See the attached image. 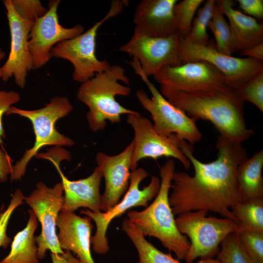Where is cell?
<instances>
[{"label": "cell", "instance_id": "6da1fadb", "mask_svg": "<svg viewBox=\"0 0 263 263\" xmlns=\"http://www.w3.org/2000/svg\"><path fill=\"white\" fill-rule=\"evenodd\" d=\"M178 145L194 173L193 175L185 171L173 173L169 202L174 215L205 210L236 222L231 209L245 201L236 178L238 166L247 158L242 143L220 136L216 145L217 158L207 163L197 159L192 145L185 140L179 139Z\"/></svg>", "mask_w": 263, "mask_h": 263}, {"label": "cell", "instance_id": "7a4b0ae2", "mask_svg": "<svg viewBox=\"0 0 263 263\" xmlns=\"http://www.w3.org/2000/svg\"><path fill=\"white\" fill-rule=\"evenodd\" d=\"M164 97L196 121H210L220 136L242 143L254 133L246 125L244 101L227 86L207 91L176 92Z\"/></svg>", "mask_w": 263, "mask_h": 263}, {"label": "cell", "instance_id": "3957f363", "mask_svg": "<svg viewBox=\"0 0 263 263\" xmlns=\"http://www.w3.org/2000/svg\"><path fill=\"white\" fill-rule=\"evenodd\" d=\"M175 165L169 159L160 168V187L153 202L142 211L130 210L128 219L145 237L158 239L162 244L173 252L178 260L185 259L189 249L188 238L178 230L169 202Z\"/></svg>", "mask_w": 263, "mask_h": 263}, {"label": "cell", "instance_id": "277c9868", "mask_svg": "<svg viewBox=\"0 0 263 263\" xmlns=\"http://www.w3.org/2000/svg\"><path fill=\"white\" fill-rule=\"evenodd\" d=\"M120 82L129 84L130 79L123 67L113 65L82 83L79 87L76 97L89 109L86 118L92 132L104 129L107 120L117 124L121 121L122 114L138 112L123 107L117 101V95L127 96L131 91L130 87Z\"/></svg>", "mask_w": 263, "mask_h": 263}, {"label": "cell", "instance_id": "5b68a950", "mask_svg": "<svg viewBox=\"0 0 263 263\" xmlns=\"http://www.w3.org/2000/svg\"><path fill=\"white\" fill-rule=\"evenodd\" d=\"M73 109L69 99L64 96L52 98L44 107L37 110H24L13 106L9 109L6 115L17 114L31 122L35 136L32 147L26 150L21 158L13 166L10 175L11 181L21 179L30 161L43 147H71L75 144L73 140L58 132L55 126L57 121L67 115Z\"/></svg>", "mask_w": 263, "mask_h": 263}, {"label": "cell", "instance_id": "8992f818", "mask_svg": "<svg viewBox=\"0 0 263 263\" xmlns=\"http://www.w3.org/2000/svg\"><path fill=\"white\" fill-rule=\"evenodd\" d=\"M129 64L145 83L151 94L150 97L142 89L135 93L141 105L150 114L155 131L166 137L175 135L191 145L200 141L202 134L196 125V121L162 95L145 75L137 60L132 58Z\"/></svg>", "mask_w": 263, "mask_h": 263}, {"label": "cell", "instance_id": "52a82bcc", "mask_svg": "<svg viewBox=\"0 0 263 263\" xmlns=\"http://www.w3.org/2000/svg\"><path fill=\"white\" fill-rule=\"evenodd\" d=\"M128 4L127 0H113L108 12L102 19L82 34L61 41L53 47L52 57L66 59L73 65L72 77L75 81L82 83L110 67L107 60H99L96 56L97 31L106 21L120 14Z\"/></svg>", "mask_w": 263, "mask_h": 263}, {"label": "cell", "instance_id": "ba28073f", "mask_svg": "<svg viewBox=\"0 0 263 263\" xmlns=\"http://www.w3.org/2000/svg\"><path fill=\"white\" fill-rule=\"evenodd\" d=\"M208 212L205 210L188 211L175 218L178 230L188 238L190 243L185 259L187 263H191L199 257L210 258L217 251L222 241L239 229L233 220L207 217Z\"/></svg>", "mask_w": 263, "mask_h": 263}, {"label": "cell", "instance_id": "9c48e42d", "mask_svg": "<svg viewBox=\"0 0 263 263\" xmlns=\"http://www.w3.org/2000/svg\"><path fill=\"white\" fill-rule=\"evenodd\" d=\"M148 172L142 168L131 172L130 184L121 201L106 212H94L87 209L81 211L94 221L96 231L91 237V244L94 251L98 254H105L110 247L106 236L107 231L111 222L129 209L137 207L148 206V203L157 195L160 187V179L152 176L149 185L140 189L141 182L148 176Z\"/></svg>", "mask_w": 263, "mask_h": 263}, {"label": "cell", "instance_id": "30bf717a", "mask_svg": "<svg viewBox=\"0 0 263 263\" xmlns=\"http://www.w3.org/2000/svg\"><path fill=\"white\" fill-rule=\"evenodd\" d=\"M179 56L181 64L205 61L212 65L223 74L226 86L235 90L263 71L262 60L226 55L208 44H196L181 37L179 42Z\"/></svg>", "mask_w": 263, "mask_h": 263}, {"label": "cell", "instance_id": "8fae6325", "mask_svg": "<svg viewBox=\"0 0 263 263\" xmlns=\"http://www.w3.org/2000/svg\"><path fill=\"white\" fill-rule=\"evenodd\" d=\"M24 200L41 225L40 234L36 237L38 259L44 258L47 250L51 253H62L64 251L60 246L56 231L57 219L64 201L62 183H57L49 188L39 182L30 195L24 197Z\"/></svg>", "mask_w": 263, "mask_h": 263}, {"label": "cell", "instance_id": "7c38bea8", "mask_svg": "<svg viewBox=\"0 0 263 263\" xmlns=\"http://www.w3.org/2000/svg\"><path fill=\"white\" fill-rule=\"evenodd\" d=\"M153 76L159 83L160 92L164 97L176 92L207 91L226 86L223 74L205 61L167 66Z\"/></svg>", "mask_w": 263, "mask_h": 263}, {"label": "cell", "instance_id": "4fadbf2b", "mask_svg": "<svg viewBox=\"0 0 263 263\" xmlns=\"http://www.w3.org/2000/svg\"><path fill=\"white\" fill-rule=\"evenodd\" d=\"M60 2L59 0L50 1L47 12L34 22L31 28L28 47L32 70L40 68L50 61L52 57V50L56 44L84 32L81 25L68 28L59 23L57 9Z\"/></svg>", "mask_w": 263, "mask_h": 263}, {"label": "cell", "instance_id": "5bb4252c", "mask_svg": "<svg viewBox=\"0 0 263 263\" xmlns=\"http://www.w3.org/2000/svg\"><path fill=\"white\" fill-rule=\"evenodd\" d=\"M127 122L134 132L131 170L136 169L138 162L143 159H156L163 156L178 160L186 169L191 166L190 161L179 147V139L176 136L166 137L159 134L151 121L139 112L128 114Z\"/></svg>", "mask_w": 263, "mask_h": 263}, {"label": "cell", "instance_id": "9a60e30c", "mask_svg": "<svg viewBox=\"0 0 263 263\" xmlns=\"http://www.w3.org/2000/svg\"><path fill=\"white\" fill-rule=\"evenodd\" d=\"M180 36L151 37L134 31L131 39L119 51L138 61L148 77L153 76L167 66L181 65L179 56Z\"/></svg>", "mask_w": 263, "mask_h": 263}, {"label": "cell", "instance_id": "2e32d148", "mask_svg": "<svg viewBox=\"0 0 263 263\" xmlns=\"http://www.w3.org/2000/svg\"><path fill=\"white\" fill-rule=\"evenodd\" d=\"M11 36L8 57L1 67V79L7 81L14 77L16 84L23 89L28 73L32 70L28 47L29 35L34 22L24 19L15 11L11 0H3Z\"/></svg>", "mask_w": 263, "mask_h": 263}, {"label": "cell", "instance_id": "e0dca14e", "mask_svg": "<svg viewBox=\"0 0 263 263\" xmlns=\"http://www.w3.org/2000/svg\"><path fill=\"white\" fill-rule=\"evenodd\" d=\"M44 159L52 162L60 176L63 189V205L61 211L74 212L79 207H85L94 212H101L100 187L102 175L96 167L88 177L70 180L61 170L60 163L64 156L56 150L45 154Z\"/></svg>", "mask_w": 263, "mask_h": 263}, {"label": "cell", "instance_id": "ac0fdd59", "mask_svg": "<svg viewBox=\"0 0 263 263\" xmlns=\"http://www.w3.org/2000/svg\"><path fill=\"white\" fill-rule=\"evenodd\" d=\"M133 146L132 141L117 154L109 155L99 152L96 155L97 167L105 182V188L101 197L102 212L113 207L128 189Z\"/></svg>", "mask_w": 263, "mask_h": 263}, {"label": "cell", "instance_id": "d6986e66", "mask_svg": "<svg viewBox=\"0 0 263 263\" xmlns=\"http://www.w3.org/2000/svg\"><path fill=\"white\" fill-rule=\"evenodd\" d=\"M177 0H143L133 15L134 31L151 37H166L177 33L173 9Z\"/></svg>", "mask_w": 263, "mask_h": 263}, {"label": "cell", "instance_id": "ffe728a7", "mask_svg": "<svg viewBox=\"0 0 263 263\" xmlns=\"http://www.w3.org/2000/svg\"><path fill=\"white\" fill-rule=\"evenodd\" d=\"M92 219L74 212L61 211L56 221L58 242L63 251L75 254L83 263H95L91 252Z\"/></svg>", "mask_w": 263, "mask_h": 263}, {"label": "cell", "instance_id": "44dd1931", "mask_svg": "<svg viewBox=\"0 0 263 263\" xmlns=\"http://www.w3.org/2000/svg\"><path fill=\"white\" fill-rule=\"evenodd\" d=\"M215 2L229 21L232 54L263 43V24L235 9L233 1L217 0Z\"/></svg>", "mask_w": 263, "mask_h": 263}, {"label": "cell", "instance_id": "7402d4cb", "mask_svg": "<svg viewBox=\"0 0 263 263\" xmlns=\"http://www.w3.org/2000/svg\"><path fill=\"white\" fill-rule=\"evenodd\" d=\"M263 150L256 151L238 166L237 183L244 200L263 198Z\"/></svg>", "mask_w": 263, "mask_h": 263}, {"label": "cell", "instance_id": "603a6c76", "mask_svg": "<svg viewBox=\"0 0 263 263\" xmlns=\"http://www.w3.org/2000/svg\"><path fill=\"white\" fill-rule=\"evenodd\" d=\"M28 212L29 219L26 226L14 236L9 253L0 263H39L34 236L38 220L32 209Z\"/></svg>", "mask_w": 263, "mask_h": 263}, {"label": "cell", "instance_id": "cb8c5ba5", "mask_svg": "<svg viewBox=\"0 0 263 263\" xmlns=\"http://www.w3.org/2000/svg\"><path fill=\"white\" fill-rule=\"evenodd\" d=\"M122 229L136 248L139 263H181L171 255L165 253L149 242L140 231L128 219L122 224Z\"/></svg>", "mask_w": 263, "mask_h": 263}, {"label": "cell", "instance_id": "d4e9b609", "mask_svg": "<svg viewBox=\"0 0 263 263\" xmlns=\"http://www.w3.org/2000/svg\"><path fill=\"white\" fill-rule=\"evenodd\" d=\"M231 211L239 226L238 231L251 230L263 232V198L239 202Z\"/></svg>", "mask_w": 263, "mask_h": 263}, {"label": "cell", "instance_id": "484cf974", "mask_svg": "<svg viewBox=\"0 0 263 263\" xmlns=\"http://www.w3.org/2000/svg\"><path fill=\"white\" fill-rule=\"evenodd\" d=\"M215 0H207L197 12V17L193 19L190 31L184 38L188 41L199 45L208 44L209 36L207 28L212 18Z\"/></svg>", "mask_w": 263, "mask_h": 263}, {"label": "cell", "instance_id": "4316f807", "mask_svg": "<svg viewBox=\"0 0 263 263\" xmlns=\"http://www.w3.org/2000/svg\"><path fill=\"white\" fill-rule=\"evenodd\" d=\"M224 16L223 11L215 2L208 28L214 35L217 50L225 55L231 56L230 29Z\"/></svg>", "mask_w": 263, "mask_h": 263}, {"label": "cell", "instance_id": "83f0119b", "mask_svg": "<svg viewBox=\"0 0 263 263\" xmlns=\"http://www.w3.org/2000/svg\"><path fill=\"white\" fill-rule=\"evenodd\" d=\"M204 0H183L175 4L173 9L177 33L183 38L189 34L194 16Z\"/></svg>", "mask_w": 263, "mask_h": 263}, {"label": "cell", "instance_id": "f1b7e54d", "mask_svg": "<svg viewBox=\"0 0 263 263\" xmlns=\"http://www.w3.org/2000/svg\"><path fill=\"white\" fill-rule=\"evenodd\" d=\"M217 259L222 263H254L243 249L236 232L222 241Z\"/></svg>", "mask_w": 263, "mask_h": 263}, {"label": "cell", "instance_id": "f546056e", "mask_svg": "<svg viewBox=\"0 0 263 263\" xmlns=\"http://www.w3.org/2000/svg\"><path fill=\"white\" fill-rule=\"evenodd\" d=\"M246 253L254 263H263V232L244 230L236 232Z\"/></svg>", "mask_w": 263, "mask_h": 263}, {"label": "cell", "instance_id": "4dcf8cb0", "mask_svg": "<svg viewBox=\"0 0 263 263\" xmlns=\"http://www.w3.org/2000/svg\"><path fill=\"white\" fill-rule=\"evenodd\" d=\"M236 91L244 101L251 103L263 112V71Z\"/></svg>", "mask_w": 263, "mask_h": 263}, {"label": "cell", "instance_id": "1f68e13d", "mask_svg": "<svg viewBox=\"0 0 263 263\" xmlns=\"http://www.w3.org/2000/svg\"><path fill=\"white\" fill-rule=\"evenodd\" d=\"M24 196L21 190L16 189L12 195L7 208L0 213V247L6 248L11 243V239L7 235L9 221L16 208L23 204Z\"/></svg>", "mask_w": 263, "mask_h": 263}, {"label": "cell", "instance_id": "d6a6232c", "mask_svg": "<svg viewBox=\"0 0 263 263\" xmlns=\"http://www.w3.org/2000/svg\"><path fill=\"white\" fill-rule=\"evenodd\" d=\"M11 2L19 16L33 22L47 11L39 0H11Z\"/></svg>", "mask_w": 263, "mask_h": 263}, {"label": "cell", "instance_id": "836d02e7", "mask_svg": "<svg viewBox=\"0 0 263 263\" xmlns=\"http://www.w3.org/2000/svg\"><path fill=\"white\" fill-rule=\"evenodd\" d=\"M20 100V94L15 91L0 90V144L3 142L5 135L2 124V117L13 105Z\"/></svg>", "mask_w": 263, "mask_h": 263}, {"label": "cell", "instance_id": "e575fe53", "mask_svg": "<svg viewBox=\"0 0 263 263\" xmlns=\"http://www.w3.org/2000/svg\"><path fill=\"white\" fill-rule=\"evenodd\" d=\"M241 9L255 19L263 18V0H237Z\"/></svg>", "mask_w": 263, "mask_h": 263}, {"label": "cell", "instance_id": "d590c367", "mask_svg": "<svg viewBox=\"0 0 263 263\" xmlns=\"http://www.w3.org/2000/svg\"><path fill=\"white\" fill-rule=\"evenodd\" d=\"M13 165L10 156L0 149V183L5 182L12 171Z\"/></svg>", "mask_w": 263, "mask_h": 263}, {"label": "cell", "instance_id": "8d00e7d4", "mask_svg": "<svg viewBox=\"0 0 263 263\" xmlns=\"http://www.w3.org/2000/svg\"><path fill=\"white\" fill-rule=\"evenodd\" d=\"M51 257L53 263H83L70 251H64L61 254L51 253Z\"/></svg>", "mask_w": 263, "mask_h": 263}, {"label": "cell", "instance_id": "74e56055", "mask_svg": "<svg viewBox=\"0 0 263 263\" xmlns=\"http://www.w3.org/2000/svg\"><path fill=\"white\" fill-rule=\"evenodd\" d=\"M242 56H246L256 59L263 60V43L240 52Z\"/></svg>", "mask_w": 263, "mask_h": 263}, {"label": "cell", "instance_id": "f35d334b", "mask_svg": "<svg viewBox=\"0 0 263 263\" xmlns=\"http://www.w3.org/2000/svg\"><path fill=\"white\" fill-rule=\"evenodd\" d=\"M197 263H222L218 259L211 258H204L198 261Z\"/></svg>", "mask_w": 263, "mask_h": 263}, {"label": "cell", "instance_id": "ab89813d", "mask_svg": "<svg viewBox=\"0 0 263 263\" xmlns=\"http://www.w3.org/2000/svg\"><path fill=\"white\" fill-rule=\"evenodd\" d=\"M5 52L3 51L2 48L0 47V62L5 57ZM2 77V72L1 69V67H0V78H1Z\"/></svg>", "mask_w": 263, "mask_h": 263}, {"label": "cell", "instance_id": "60d3db41", "mask_svg": "<svg viewBox=\"0 0 263 263\" xmlns=\"http://www.w3.org/2000/svg\"><path fill=\"white\" fill-rule=\"evenodd\" d=\"M68 152H69V151H68ZM69 154H70V152H69ZM38 156H39V154L38 155ZM70 160L71 157V155H70Z\"/></svg>", "mask_w": 263, "mask_h": 263}]
</instances>
